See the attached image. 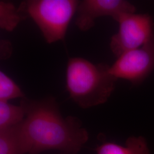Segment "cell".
Returning <instances> with one entry per match:
<instances>
[{
    "instance_id": "7a4b0ae2",
    "label": "cell",
    "mask_w": 154,
    "mask_h": 154,
    "mask_svg": "<svg viewBox=\"0 0 154 154\" xmlns=\"http://www.w3.org/2000/svg\"><path fill=\"white\" fill-rule=\"evenodd\" d=\"M106 63L94 64L82 58H69L66 88L74 102L82 109L106 103L116 88L118 78Z\"/></svg>"
},
{
    "instance_id": "5b68a950",
    "label": "cell",
    "mask_w": 154,
    "mask_h": 154,
    "mask_svg": "<svg viewBox=\"0 0 154 154\" xmlns=\"http://www.w3.org/2000/svg\"><path fill=\"white\" fill-rule=\"evenodd\" d=\"M154 70V37L146 44L128 51L110 66V72L116 78L139 85Z\"/></svg>"
},
{
    "instance_id": "7c38bea8",
    "label": "cell",
    "mask_w": 154,
    "mask_h": 154,
    "mask_svg": "<svg viewBox=\"0 0 154 154\" xmlns=\"http://www.w3.org/2000/svg\"><path fill=\"white\" fill-rule=\"evenodd\" d=\"M12 46L11 43L6 39L1 40V58L6 60L11 55Z\"/></svg>"
},
{
    "instance_id": "8fae6325",
    "label": "cell",
    "mask_w": 154,
    "mask_h": 154,
    "mask_svg": "<svg viewBox=\"0 0 154 154\" xmlns=\"http://www.w3.org/2000/svg\"><path fill=\"white\" fill-rule=\"evenodd\" d=\"M25 97L21 88L4 72H0V101Z\"/></svg>"
},
{
    "instance_id": "52a82bcc",
    "label": "cell",
    "mask_w": 154,
    "mask_h": 154,
    "mask_svg": "<svg viewBox=\"0 0 154 154\" xmlns=\"http://www.w3.org/2000/svg\"><path fill=\"white\" fill-rule=\"evenodd\" d=\"M95 151L97 154H150L147 140L142 136L130 137L125 146L104 142L98 146Z\"/></svg>"
},
{
    "instance_id": "30bf717a",
    "label": "cell",
    "mask_w": 154,
    "mask_h": 154,
    "mask_svg": "<svg viewBox=\"0 0 154 154\" xmlns=\"http://www.w3.org/2000/svg\"><path fill=\"white\" fill-rule=\"evenodd\" d=\"M25 116V110L21 105L0 101V130L19 125Z\"/></svg>"
},
{
    "instance_id": "4fadbf2b",
    "label": "cell",
    "mask_w": 154,
    "mask_h": 154,
    "mask_svg": "<svg viewBox=\"0 0 154 154\" xmlns=\"http://www.w3.org/2000/svg\"></svg>"
},
{
    "instance_id": "ba28073f",
    "label": "cell",
    "mask_w": 154,
    "mask_h": 154,
    "mask_svg": "<svg viewBox=\"0 0 154 154\" xmlns=\"http://www.w3.org/2000/svg\"><path fill=\"white\" fill-rule=\"evenodd\" d=\"M0 154H25L18 125L0 130Z\"/></svg>"
},
{
    "instance_id": "9c48e42d",
    "label": "cell",
    "mask_w": 154,
    "mask_h": 154,
    "mask_svg": "<svg viewBox=\"0 0 154 154\" xmlns=\"http://www.w3.org/2000/svg\"><path fill=\"white\" fill-rule=\"evenodd\" d=\"M26 16L18 7L11 2L0 1V27L8 32L13 31L18 23L26 19Z\"/></svg>"
},
{
    "instance_id": "277c9868",
    "label": "cell",
    "mask_w": 154,
    "mask_h": 154,
    "mask_svg": "<svg viewBox=\"0 0 154 154\" xmlns=\"http://www.w3.org/2000/svg\"><path fill=\"white\" fill-rule=\"evenodd\" d=\"M119 30L112 36L110 49L117 58L142 46L154 37V23L149 14L127 13L118 21Z\"/></svg>"
},
{
    "instance_id": "6da1fadb",
    "label": "cell",
    "mask_w": 154,
    "mask_h": 154,
    "mask_svg": "<svg viewBox=\"0 0 154 154\" xmlns=\"http://www.w3.org/2000/svg\"><path fill=\"white\" fill-rule=\"evenodd\" d=\"M25 110L18 128L25 154L59 150L62 154H77L88 140L82 122L72 116L61 115L55 98L35 100L26 97L20 100Z\"/></svg>"
},
{
    "instance_id": "8992f818",
    "label": "cell",
    "mask_w": 154,
    "mask_h": 154,
    "mask_svg": "<svg viewBox=\"0 0 154 154\" xmlns=\"http://www.w3.org/2000/svg\"><path fill=\"white\" fill-rule=\"evenodd\" d=\"M135 11V6L125 0H83L78 6L75 23L80 30L86 32L93 27L98 17H111L118 22L123 14Z\"/></svg>"
},
{
    "instance_id": "3957f363",
    "label": "cell",
    "mask_w": 154,
    "mask_h": 154,
    "mask_svg": "<svg viewBox=\"0 0 154 154\" xmlns=\"http://www.w3.org/2000/svg\"><path fill=\"white\" fill-rule=\"evenodd\" d=\"M77 0H28L18 8L33 19L46 41L52 44L65 38L69 24L77 12Z\"/></svg>"
}]
</instances>
